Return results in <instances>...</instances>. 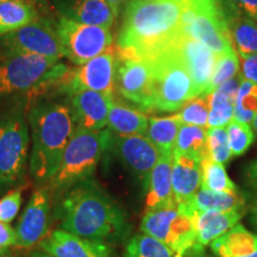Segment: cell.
<instances>
[{
	"instance_id": "cell-22",
	"label": "cell",
	"mask_w": 257,
	"mask_h": 257,
	"mask_svg": "<svg viewBox=\"0 0 257 257\" xmlns=\"http://www.w3.org/2000/svg\"><path fill=\"white\" fill-rule=\"evenodd\" d=\"M182 211V210H181ZM193 219L197 231V243L202 246L211 244L238 223L242 212L238 211H182Z\"/></svg>"
},
{
	"instance_id": "cell-20",
	"label": "cell",
	"mask_w": 257,
	"mask_h": 257,
	"mask_svg": "<svg viewBox=\"0 0 257 257\" xmlns=\"http://www.w3.org/2000/svg\"><path fill=\"white\" fill-rule=\"evenodd\" d=\"M60 17L83 24L111 28L117 15L106 0H54Z\"/></svg>"
},
{
	"instance_id": "cell-37",
	"label": "cell",
	"mask_w": 257,
	"mask_h": 257,
	"mask_svg": "<svg viewBox=\"0 0 257 257\" xmlns=\"http://www.w3.org/2000/svg\"><path fill=\"white\" fill-rule=\"evenodd\" d=\"M227 140L232 156L243 155L253 142V133L249 124L232 119L226 125Z\"/></svg>"
},
{
	"instance_id": "cell-42",
	"label": "cell",
	"mask_w": 257,
	"mask_h": 257,
	"mask_svg": "<svg viewBox=\"0 0 257 257\" xmlns=\"http://www.w3.org/2000/svg\"><path fill=\"white\" fill-rule=\"evenodd\" d=\"M246 179L250 186L257 189V160L252 161L250 165L246 167Z\"/></svg>"
},
{
	"instance_id": "cell-25",
	"label": "cell",
	"mask_w": 257,
	"mask_h": 257,
	"mask_svg": "<svg viewBox=\"0 0 257 257\" xmlns=\"http://www.w3.org/2000/svg\"><path fill=\"white\" fill-rule=\"evenodd\" d=\"M240 83V74L221 83L210 93V112L207 128L226 126L233 119L234 100Z\"/></svg>"
},
{
	"instance_id": "cell-46",
	"label": "cell",
	"mask_w": 257,
	"mask_h": 257,
	"mask_svg": "<svg viewBox=\"0 0 257 257\" xmlns=\"http://www.w3.org/2000/svg\"><path fill=\"white\" fill-rule=\"evenodd\" d=\"M28 257H53V256H50L49 253H47L46 251H43V250L40 249V250H35V251H32Z\"/></svg>"
},
{
	"instance_id": "cell-1",
	"label": "cell",
	"mask_w": 257,
	"mask_h": 257,
	"mask_svg": "<svg viewBox=\"0 0 257 257\" xmlns=\"http://www.w3.org/2000/svg\"><path fill=\"white\" fill-rule=\"evenodd\" d=\"M181 0H128L117 38L118 55L148 60L181 34Z\"/></svg>"
},
{
	"instance_id": "cell-27",
	"label": "cell",
	"mask_w": 257,
	"mask_h": 257,
	"mask_svg": "<svg viewBox=\"0 0 257 257\" xmlns=\"http://www.w3.org/2000/svg\"><path fill=\"white\" fill-rule=\"evenodd\" d=\"M37 19L36 9L27 0L0 3V37L17 31Z\"/></svg>"
},
{
	"instance_id": "cell-21",
	"label": "cell",
	"mask_w": 257,
	"mask_h": 257,
	"mask_svg": "<svg viewBox=\"0 0 257 257\" xmlns=\"http://www.w3.org/2000/svg\"><path fill=\"white\" fill-rule=\"evenodd\" d=\"M172 184L176 204L193 198L201 187V159L173 150Z\"/></svg>"
},
{
	"instance_id": "cell-45",
	"label": "cell",
	"mask_w": 257,
	"mask_h": 257,
	"mask_svg": "<svg viewBox=\"0 0 257 257\" xmlns=\"http://www.w3.org/2000/svg\"><path fill=\"white\" fill-rule=\"evenodd\" d=\"M251 219L252 223L257 226V197L255 199V201H253V205L251 207Z\"/></svg>"
},
{
	"instance_id": "cell-5",
	"label": "cell",
	"mask_w": 257,
	"mask_h": 257,
	"mask_svg": "<svg viewBox=\"0 0 257 257\" xmlns=\"http://www.w3.org/2000/svg\"><path fill=\"white\" fill-rule=\"evenodd\" d=\"M148 61L153 69L152 111H180L186 102L198 96L191 75L173 46Z\"/></svg>"
},
{
	"instance_id": "cell-23",
	"label": "cell",
	"mask_w": 257,
	"mask_h": 257,
	"mask_svg": "<svg viewBox=\"0 0 257 257\" xmlns=\"http://www.w3.org/2000/svg\"><path fill=\"white\" fill-rule=\"evenodd\" d=\"M211 250L218 257H257V233L234 225L211 243Z\"/></svg>"
},
{
	"instance_id": "cell-6",
	"label": "cell",
	"mask_w": 257,
	"mask_h": 257,
	"mask_svg": "<svg viewBox=\"0 0 257 257\" xmlns=\"http://www.w3.org/2000/svg\"><path fill=\"white\" fill-rule=\"evenodd\" d=\"M21 105L0 115V195L24 178L29 161L30 130Z\"/></svg>"
},
{
	"instance_id": "cell-8",
	"label": "cell",
	"mask_w": 257,
	"mask_h": 257,
	"mask_svg": "<svg viewBox=\"0 0 257 257\" xmlns=\"http://www.w3.org/2000/svg\"><path fill=\"white\" fill-rule=\"evenodd\" d=\"M68 70L59 61L32 54L5 51L0 57V95L36 91Z\"/></svg>"
},
{
	"instance_id": "cell-24",
	"label": "cell",
	"mask_w": 257,
	"mask_h": 257,
	"mask_svg": "<svg viewBox=\"0 0 257 257\" xmlns=\"http://www.w3.org/2000/svg\"><path fill=\"white\" fill-rule=\"evenodd\" d=\"M180 210L188 211H238L242 212L245 199L238 189L233 192L217 193L201 188L193 195V198L182 204H176Z\"/></svg>"
},
{
	"instance_id": "cell-15",
	"label": "cell",
	"mask_w": 257,
	"mask_h": 257,
	"mask_svg": "<svg viewBox=\"0 0 257 257\" xmlns=\"http://www.w3.org/2000/svg\"><path fill=\"white\" fill-rule=\"evenodd\" d=\"M172 46L188 70L197 94H210V83L216 67L217 54L201 42L184 34H180Z\"/></svg>"
},
{
	"instance_id": "cell-28",
	"label": "cell",
	"mask_w": 257,
	"mask_h": 257,
	"mask_svg": "<svg viewBox=\"0 0 257 257\" xmlns=\"http://www.w3.org/2000/svg\"><path fill=\"white\" fill-rule=\"evenodd\" d=\"M182 121L179 113L168 117L149 118L147 137L155 144L160 154L173 153Z\"/></svg>"
},
{
	"instance_id": "cell-9",
	"label": "cell",
	"mask_w": 257,
	"mask_h": 257,
	"mask_svg": "<svg viewBox=\"0 0 257 257\" xmlns=\"http://www.w3.org/2000/svg\"><path fill=\"white\" fill-rule=\"evenodd\" d=\"M55 28L63 57L78 66L101 55L113 44L110 28L83 24L64 17L59 18Z\"/></svg>"
},
{
	"instance_id": "cell-31",
	"label": "cell",
	"mask_w": 257,
	"mask_h": 257,
	"mask_svg": "<svg viewBox=\"0 0 257 257\" xmlns=\"http://www.w3.org/2000/svg\"><path fill=\"white\" fill-rule=\"evenodd\" d=\"M201 188L217 193L237 191L236 185L227 176L223 163H218L208 156L201 159Z\"/></svg>"
},
{
	"instance_id": "cell-18",
	"label": "cell",
	"mask_w": 257,
	"mask_h": 257,
	"mask_svg": "<svg viewBox=\"0 0 257 257\" xmlns=\"http://www.w3.org/2000/svg\"><path fill=\"white\" fill-rule=\"evenodd\" d=\"M113 95L96 91H80L69 95V106L78 128L104 130L107 126Z\"/></svg>"
},
{
	"instance_id": "cell-40",
	"label": "cell",
	"mask_w": 257,
	"mask_h": 257,
	"mask_svg": "<svg viewBox=\"0 0 257 257\" xmlns=\"http://www.w3.org/2000/svg\"><path fill=\"white\" fill-rule=\"evenodd\" d=\"M17 233L11 224L0 221V251H5L10 246H16Z\"/></svg>"
},
{
	"instance_id": "cell-14",
	"label": "cell",
	"mask_w": 257,
	"mask_h": 257,
	"mask_svg": "<svg viewBox=\"0 0 257 257\" xmlns=\"http://www.w3.org/2000/svg\"><path fill=\"white\" fill-rule=\"evenodd\" d=\"M51 213L50 191L38 188L31 194L16 227L19 249H28L40 243L48 234Z\"/></svg>"
},
{
	"instance_id": "cell-49",
	"label": "cell",
	"mask_w": 257,
	"mask_h": 257,
	"mask_svg": "<svg viewBox=\"0 0 257 257\" xmlns=\"http://www.w3.org/2000/svg\"><path fill=\"white\" fill-rule=\"evenodd\" d=\"M0 257H6V252L5 251H0Z\"/></svg>"
},
{
	"instance_id": "cell-48",
	"label": "cell",
	"mask_w": 257,
	"mask_h": 257,
	"mask_svg": "<svg viewBox=\"0 0 257 257\" xmlns=\"http://www.w3.org/2000/svg\"><path fill=\"white\" fill-rule=\"evenodd\" d=\"M174 257H185V256H184V253H181V252H176V255H175Z\"/></svg>"
},
{
	"instance_id": "cell-10",
	"label": "cell",
	"mask_w": 257,
	"mask_h": 257,
	"mask_svg": "<svg viewBox=\"0 0 257 257\" xmlns=\"http://www.w3.org/2000/svg\"><path fill=\"white\" fill-rule=\"evenodd\" d=\"M141 231L166 244L174 252L185 253L197 243V231L193 219L178 207L146 211Z\"/></svg>"
},
{
	"instance_id": "cell-12",
	"label": "cell",
	"mask_w": 257,
	"mask_h": 257,
	"mask_svg": "<svg viewBox=\"0 0 257 257\" xmlns=\"http://www.w3.org/2000/svg\"><path fill=\"white\" fill-rule=\"evenodd\" d=\"M0 46L5 51L32 54L56 61L63 57L55 25L40 19L0 37Z\"/></svg>"
},
{
	"instance_id": "cell-17",
	"label": "cell",
	"mask_w": 257,
	"mask_h": 257,
	"mask_svg": "<svg viewBox=\"0 0 257 257\" xmlns=\"http://www.w3.org/2000/svg\"><path fill=\"white\" fill-rule=\"evenodd\" d=\"M40 249L53 257H115L108 243L83 238L62 229L48 233L40 242Z\"/></svg>"
},
{
	"instance_id": "cell-32",
	"label": "cell",
	"mask_w": 257,
	"mask_h": 257,
	"mask_svg": "<svg viewBox=\"0 0 257 257\" xmlns=\"http://www.w3.org/2000/svg\"><path fill=\"white\" fill-rule=\"evenodd\" d=\"M257 114V85L240 76V83L234 100L233 119L250 124Z\"/></svg>"
},
{
	"instance_id": "cell-50",
	"label": "cell",
	"mask_w": 257,
	"mask_h": 257,
	"mask_svg": "<svg viewBox=\"0 0 257 257\" xmlns=\"http://www.w3.org/2000/svg\"><path fill=\"white\" fill-rule=\"evenodd\" d=\"M3 2H8V0H0V3H3Z\"/></svg>"
},
{
	"instance_id": "cell-39",
	"label": "cell",
	"mask_w": 257,
	"mask_h": 257,
	"mask_svg": "<svg viewBox=\"0 0 257 257\" xmlns=\"http://www.w3.org/2000/svg\"><path fill=\"white\" fill-rule=\"evenodd\" d=\"M236 16H244L257 21V0H227Z\"/></svg>"
},
{
	"instance_id": "cell-19",
	"label": "cell",
	"mask_w": 257,
	"mask_h": 257,
	"mask_svg": "<svg viewBox=\"0 0 257 257\" xmlns=\"http://www.w3.org/2000/svg\"><path fill=\"white\" fill-rule=\"evenodd\" d=\"M173 153L160 154L156 165L148 175L146 186V211L175 206L172 184Z\"/></svg>"
},
{
	"instance_id": "cell-34",
	"label": "cell",
	"mask_w": 257,
	"mask_h": 257,
	"mask_svg": "<svg viewBox=\"0 0 257 257\" xmlns=\"http://www.w3.org/2000/svg\"><path fill=\"white\" fill-rule=\"evenodd\" d=\"M239 57L234 49H231L226 53L218 55L216 67H214V72L210 83L211 93L221 83L229 81V80L239 75Z\"/></svg>"
},
{
	"instance_id": "cell-33",
	"label": "cell",
	"mask_w": 257,
	"mask_h": 257,
	"mask_svg": "<svg viewBox=\"0 0 257 257\" xmlns=\"http://www.w3.org/2000/svg\"><path fill=\"white\" fill-rule=\"evenodd\" d=\"M124 257H174V251L166 244L142 232L128 240Z\"/></svg>"
},
{
	"instance_id": "cell-7",
	"label": "cell",
	"mask_w": 257,
	"mask_h": 257,
	"mask_svg": "<svg viewBox=\"0 0 257 257\" xmlns=\"http://www.w3.org/2000/svg\"><path fill=\"white\" fill-rule=\"evenodd\" d=\"M181 34L194 38L217 55L233 49L229 18L219 0H181Z\"/></svg>"
},
{
	"instance_id": "cell-36",
	"label": "cell",
	"mask_w": 257,
	"mask_h": 257,
	"mask_svg": "<svg viewBox=\"0 0 257 257\" xmlns=\"http://www.w3.org/2000/svg\"><path fill=\"white\" fill-rule=\"evenodd\" d=\"M207 156L218 163L229 162L232 157L229 140H227L226 126L210 127L206 131Z\"/></svg>"
},
{
	"instance_id": "cell-4",
	"label": "cell",
	"mask_w": 257,
	"mask_h": 257,
	"mask_svg": "<svg viewBox=\"0 0 257 257\" xmlns=\"http://www.w3.org/2000/svg\"><path fill=\"white\" fill-rule=\"evenodd\" d=\"M112 133L106 130L75 128L64 149L56 174L50 180L53 191L60 194L83 180L91 179L102 155L110 148Z\"/></svg>"
},
{
	"instance_id": "cell-26",
	"label": "cell",
	"mask_w": 257,
	"mask_h": 257,
	"mask_svg": "<svg viewBox=\"0 0 257 257\" xmlns=\"http://www.w3.org/2000/svg\"><path fill=\"white\" fill-rule=\"evenodd\" d=\"M149 125V118L142 111L114 100L108 112L107 128L117 136H134L146 135Z\"/></svg>"
},
{
	"instance_id": "cell-30",
	"label": "cell",
	"mask_w": 257,
	"mask_h": 257,
	"mask_svg": "<svg viewBox=\"0 0 257 257\" xmlns=\"http://www.w3.org/2000/svg\"><path fill=\"white\" fill-rule=\"evenodd\" d=\"M206 131L207 127L182 124L176 137L174 150L199 159L207 156Z\"/></svg>"
},
{
	"instance_id": "cell-2",
	"label": "cell",
	"mask_w": 257,
	"mask_h": 257,
	"mask_svg": "<svg viewBox=\"0 0 257 257\" xmlns=\"http://www.w3.org/2000/svg\"><path fill=\"white\" fill-rule=\"evenodd\" d=\"M57 219L60 229L100 242L121 239L128 232L124 211L92 178L61 194Z\"/></svg>"
},
{
	"instance_id": "cell-13",
	"label": "cell",
	"mask_w": 257,
	"mask_h": 257,
	"mask_svg": "<svg viewBox=\"0 0 257 257\" xmlns=\"http://www.w3.org/2000/svg\"><path fill=\"white\" fill-rule=\"evenodd\" d=\"M119 57L115 76V88L140 110L152 111L153 69L148 60Z\"/></svg>"
},
{
	"instance_id": "cell-47",
	"label": "cell",
	"mask_w": 257,
	"mask_h": 257,
	"mask_svg": "<svg viewBox=\"0 0 257 257\" xmlns=\"http://www.w3.org/2000/svg\"><path fill=\"white\" fill-rule=\"evenodd\" d=\"M252 125H253V128H255V131L257 133V114H256L255 119L252 120Z\"/></svg>"
},
{
	"instance_id": "cell-3",
	"label": "cell",
	"mask_w": 257,
	"mask_h": 257,
	"mask_svg": "<svg viewBox=\"0 0 257 257\" xmlns=\"http://www.w3.org/2000/svg\"><path fill=\"white\" fill-rule=\"evenodd\" d=\"M28 121L31 135L29 170L35 181L49 184L76 128L72 108L64 102H37L29 111Z\"/></svg>"
},
{
	"instance_id": "cell-29",
	"label": "cell",
	"mask_w": 257,
	"mask_h": 257,
	"mask_svg": "<svg viewBox=\"0 0 257 257\" xmlns=\"http://www.w3.org/2000/svg\"><path fill=\"white\" fill-rule=\"evenodd\" d=\"M229 31L233 49L240 59L257 54V21L234 16L229 19Z\"/></svg>"
},
{
	"instance_id": "cell-41",
	"label": "cell",
	"mask_w": 257,
	"mask_h": 257,
	"mask_svg": "<svg viewBox=\"0 0 257 257\" xmlns=\"http://www.w3.org/2000/svg\"><path fill=\"white\" fill-rule=\"evenodd\" d=\"M240 67H242L240 76L257 85V54L243 57Z\"/></svg>"
},
{
	"instance_id": "cell-38",
	"label": "cell",
	"mask_w": 257,
	"mask_h": 257,
	"mask_svg": "<svg viewBox=\"0 0 257 257\" xmlns=\"http://www.w3.org/2000/svg\"><path fill=\"white\" fill-rule=\"evenodd\" d=\"M22 202H23L22 188L5 193L4 197L0 198V221L11 224L21 211Z\"/></svg>"
},
{
	"instance_id": "cell-11",
	"label": "cell",
	"mask_w": 257,
	"mask_h": 257,
	"mask_svg": "<svg viewBox=\"0 0 257 257\" xmlns=\"http://www.w3.org/2000/svg\"><path fill=\"white\" fill-rule=\"evenodd\" d=\"M118 60L117 49L111 47L101 55L81 64L79 68L68 69L61 80L60 88L69 95L85 89L113 95Z\"/></svg>"
},
{
	"instance_id": "cell-35",
	"label": "cell",
	"mask_w": 257,
	"mask_h": 257,
	"mask_svg": "<svg viewBox=\"0 0 257 257\" xmlns=\"http://www.w3.org/2000/svg\"><path fill=\"white\" fill-rule=\"evenodd\" d=\"M210 112V94H202L192 98L180 108L179 115L182 124L207 127Z\"/></svg>"
},
{
	"instance_id": "cell-44",
	"label": "cell",
	"mask_w": 257,
	"mask_h": 257,
	"mask_svg": "<svg viewBox=\"0 0 257 257\" xmlns=\"http://www.w3.org/2000/svg\"><path fill=\"white\" fill-rule=\"evenodd\" d=\"M106 2L108 3V5L111 6L112 10H113L114 14L118 16V12H119L120 6H121V4H123V3L125 2V0H106Z\"/></svg>"
},
{
	"instance_id": "cell-16",
	"label": "cell",
	"mask_w": 257,
	"mask_h": 257,
	"mask_svg": "<svg viewBox=\"0 0 257 257\" xmlns=\"http://www.w3.org/2000/svg\"><path fill=\"white\" fill-rule=\"evenodd\" d=\"M108 150H112L124 166L144 182L160 157L159 149L144 135L117 136L112 134Z\"/></svg>"
},
{
	"instance_id": "cell-43",
	"label": "cell",
	"mask_w": 257,
	"mask_h": 257,
	"mask_svg": "<svg viewBox=\"0 0 257 257\" xmlns=\"http://www.w3.org/2000/svg\"><path fill=\"white\" fill-rule=\"evenodd\" d=\"M185 257H212L207 255L206 251H205V246L200 245V244L195 243L194 245L191 246L187 251L184 253Z\"/></svg>"
}]
</instances>
